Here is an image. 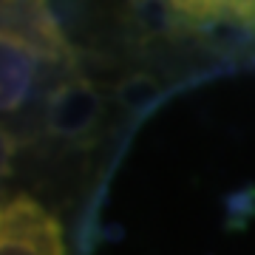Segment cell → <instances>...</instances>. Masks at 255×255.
<instances>
[{
    "label": "cell",
    "instance_id": "2",
    "mask_svg": "<svg viewBox=\"0 0 255 255\" xmlns=\"http://www.w3.org/2000/svg\"><path fill=\"white\" fill-rule=\"evenodd\" d=\"M0 255H65L60 221L26 193L0 199Z\"/></svg>",
    "mask_w": 255,
    "mask_h": 255
},
{
    "label": "cell",
    "instance_id": "3",
    "mask_svg": "<svg viewBox=\"0 0 255 255\" xmlns=\"http://www.w3.org/2000/svg\"><path fill=\"white\" fill-rule=\"evenodd\" d=\"M170 17L196 28H236L255 34V0H156Z\"/></svg>",
    "mask_w": 255,
    "mask_h": 255
},
{
    "label": "cell",
    "instance_id": "4",
    "mask_svg": "<svg viewBox=\"0 0 255 255\" xmlns=\"http://www.w3.org/2000/svg\"><path fill=\"white\" fill-rule=\"evenodd\" d=\"M11 159H14V136L0 125V179L9 173Z\"/></svg>",
    "mask_w": 255,
    "mask_h": 255
},
{
    "label": "cell",
    "instance_id": "1",
    "mask_svg": "<svg viewBox=\"0 0 255 255\" xmlns=\"http://www.w3.org/2000/svg\"><path fill=\"white\" fill-rule=\"evenodd\" d=\"M48 71H74V51L48 0H0V117L34 97Z\"/></svg>",
    "mask_w": 255,
    "mask_h": 255
}]
</instances>
